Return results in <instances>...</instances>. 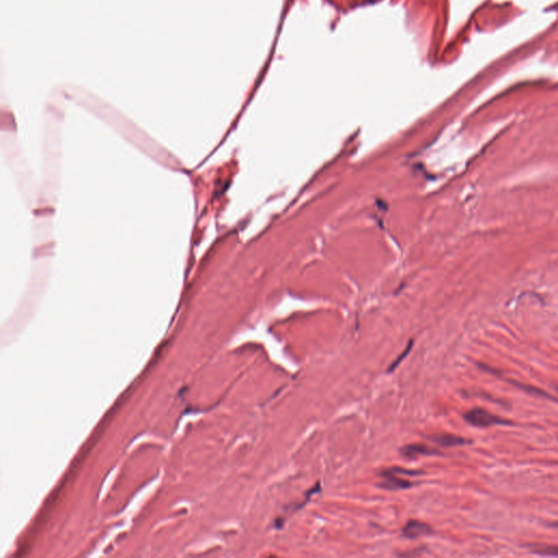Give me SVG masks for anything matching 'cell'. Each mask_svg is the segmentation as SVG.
I'll return each instance as SVG.
<instances>
[{"label": "cell", "instance_id": "1", "mask_svg": "<svg viewBox=\"0 0 558 558\" xmlns=\"http://www.w3.org/2000/svg\"><path fill=\"white\" fill-rule=\"evenodd\" d=\"M463 418L469 424H471L473 426H479V428H488V426L492 425L510 423L508 420H505L501 418V416L495 415L492 413V412H489L483 408H473L471 410H469L463 414Z\"/></svg>", "mask_w": 558, "mask_h": 558}, {"label": "cell", "instance_id": "2", "mask_svg": "<svg viewBox=\"0 0 558 558\" xmlns=\"http://www.w3.org/2000/svg\"><path fill=\"white\" fill-rule=\"evenodd\" d=\"M381 477L383 478V481L377 484L378 487L383 489H388V491H399V489H407L411 487L413 483L410 482L409 480L401 479L397 477V474L391 473L388 470H384L381 472Z\"/></svg>", "mask_w": 558, "mask_h": 558}, {"label": "cell", "instance_id": "3", "mask_svg": "<svg viewBox=\"0 0 558 558\" xmlns=\"http://www.w3.org/2000/svg\"><path fill=\"white\" fill-rule=\"evenodd\" d=\"M433 529L428 523L419 520H409L406 523V526L402 528V535L409 538V540H414V538H418L420 536L431 535L433 534Z\"/></svg>", "mask_w": 558, "mask_h": 558}, {"label": "cell", "instance_id": "4", "mask_svg": "<svg viewBox=\"0 0 558 558\" xmlns=\"http://www.w3.org/2000/svg\"><path fill=\"white\" fill-rule=\"evenodd\" d=\"M400 454L402 457L407 459H415L420 456H436L440 455L441 453L439 450L424 444H410L404 446L400 449Z\"/></svg>", "mask_w": 558, "mask_h": 558}, {"label": "cell", "instance_id": "5", "mask_svg": "<svg viewBox=\"0 0 558 558\" xmlns=\"http://www.w3.org/2000/svg\"><path fill=\"white\" fill-rule=\"evenodd\" d=\"M431 440H433L439 446H444V447H454V446H461L469 443L468 439L463 437H460L457 435L451 434H439V435H433L430 437Z\"/></svg>", "mask_w": 558, "mask_h": 558}, {"label": "cell", "instance_id": "6", "mask_svg": "<svg viewBox=\"0 0 558 558\" xmlns=\"http://www.w3.org/2000/svg\"><path fill=\"white\" fill-rule=\"evenodd\" d=\"M533 553L544 556H558V546L555 545H531Z\"/></svg>", "mask_w": 558, "mask_h": 558}, {"label": "cell", "instance_id": "7", "mask_svg": "<svg viewBox=\"0 0 558 558\" xmlns=\"http://www.w3.org/2000/svg\"><path fill=\"white\" fill-rule=\"evenodd\" d=\"M510 383H512V384H513V385H515V386H517L518 388H520V389H522V390H526L527 392H529V394H533V395L538 396V397H546V398H550V399L556 400L554 397H552L551 395L546 394V392H545L544 390H541V389H538V388H536V387H533V386H529V385H527V384H522V383L515 382V381H510Z\"/></svg>", "mask_w": 558, "mask_h": 558}, {"label": "cell", "instance_id": "8", "mask_svg": "<svg viewBox=\"0 0 558 558\" xmlns=\"http://www.w3.org/2000/svg\"><path fill=\"white\" fill-rule=\"evenodd\" d=\"M412 344H413V341H412V340H411V341L409 342L408 346H407V348H406V349H405V350H404V352H402V353L400 354V356H399V357H398V358L396 359V360L391 363V364L389 365V367H388V370H387V372H388V373H391V372H394V371L396 370V368L398 367V365H399V364H400V363L405 360V358H406L407 356H408V354H409V353H410V351H411Z\"/></svg>", "mask_w": 558, "mask_h": 558}, {"label": "cell", "instance_id": "9", "mask_svg": "<svg viewBox=\"0 0 558 558\" xmlns=\"http://www.w3.org/2000/svg\"><path fill=\"white\" fill-rule=\"evenodd\" d=\"M551 526H552V527H554V528H558V522H554V523H552V525H551Z\"/></svg>", "mask_w": 558, "mask_h": 558}, {"label": "cell", "instance_id": "10", "mask_svg": "<svg viewBox=\"0 0 558 558\" xmlns=\"http://www.w3.org/2000/svg\"><path fill=\"white\" fill-rule=\"evenodd\" d=\"M557 390H558V388H557Z\"/></svg>", "mask_w": 558, "mask_h": 558}]
</instances>
